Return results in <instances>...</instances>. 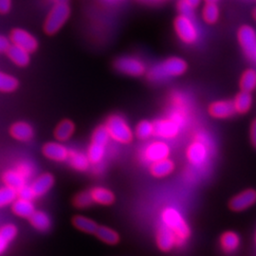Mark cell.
I'll use <instances>...</instances> for the list:
<instances>
[{
    "label": "cell",
    "instance_id": "cell-1",
    "mask_svg": "<svg viewBox=\"0 0 256 256\" xmlns=\"http://www.w3.org/2000/svg\"><path fill=\"white\" fill-rule=\"evenodd\" d=\"M188 64L184 59L172 56L148 68L146 76L148 80L152 82H162L170 78L182 76L186 72Z\"/></svg>",
    "mask_w": 256,
    "mask_h": 256
},
{
    "label": "cell",
    "instance_id": "cell-2",
    "mask_svg": "<svg viewBox=\"0 0 256 256\" xmlns=\"http://www.w3.org/2000/svg\"><path fill=\"white\" fill-rule=\"evenodd\" d=\"M162 223L171 230L178 239V247L184 245L192 236V230L182 214L174 207H165L160 212Z\"/></svg>",
    "mask_w": 256,
    "mask_h": 256
},
{
    "label": "cell",
    "instance_id": "cell-3",
    "mask_svg": "<svg viewBox=\"0 0 256 256\" xmlns=\"http://www.w3.org/2000/svg\"><path fill=\"white\" fill-rule=\"evenodd\" d=\"M112 140L120 144H129L134 138V132L128 120L119 114H112L104 122Z\"/></svg>",
    "mask_w": 256,
    "mask_h": 256
},
{
    "label": "cell",
    "instance_id": "cell-4",
    "mask_svg": "<svg viewBox=\"0 0 256 256\" xmlns=\"http://www.w3.org/2000/svg\"><path fill=\"white\" fill-rule=\"evenodd\" d=\"M110 137L104 124L95 128L92 135V140L88 148L86 154L92 165L100 164L106 156V147Z\"/></svg>",
    "mask_w": 256,
    "mask_h": 256
},
{
    "label": "cell",
    "instance_id": "cell-5",
    "mask_svg": "<svg viewBox=\"0 0 256 256\" xmlns=\"http://www.w3.org/2000/svg\"><path fill=\"white\" fill-rule=\"evenodd\" d=\"M72 10L68 3H57L52 6L44 22V30L48 36L57 34L70 18Z\"/></svg>",
    "mask_w": 256,
    "mask_h": 256
},
{
    "label": "cell",
    "instance_id": "cell-6",
    "mask_svg": "<svg viewBox=\"0 0 256 256\" xmlns=\"http://www.w3.org/2000/svg\"><path fill=\"white\" fill-rule=\"evenodd\" d=\"M174 30L176 36L186 45H192L198 42L200 34L194 18L178 14L174 21Z\"/></svg>",
    "mask_w": 256,
    "mask_h": 256
},
{
    "label": "cell",
    "instance_id": "cell-7",
    "mask_svg": "<svg viewBox=\"0 0 256 256\" xmlns=\"http://www.w3.org/2000/svg\"><path fill=\"white\" fill-rule=\"evenodd\" d=\"M183 120V117L180 113H174L172 116L156 120H154V136L164 140H173L178 136L182 128Z\"/></svg>",
    "mask_w": 256,
    "mask_h": 256
},
{
    "label": "cell",
    "instance_id": "cell-8",
    "mask_svg": "<svg viewBox=\"0 0 256 256\" xmlns=\"http://www.w3.org/2000/svg\"><path fill=\"white\" fill-rule=\"evenodd\" d=\"M210 155V147L208 142L202 136L196 137L186 149V158L192 166H202L208 162Z\"/></svg>",
    "mask_w": 256,
    "mask_h": 256
},
{
    "label": "cell",
    "instance_id": "cell-9",
    "mask_svg": "<svg viewBox=\"0 0 256 256\" xmlns=\"http://www.w3.org/2000/svg\"><path fill=\"white\" fill-rule=\"evenodd\" d=\"M113 66L120 74L131 77H140L147 72L146 63L134 56H120L115 60Z\"/></svg>",
    "mask_w": 256,
    "mask_h": 256
},
{
    "label": "cell",
    "instance_id": "cell-10",
    "mask_svg": "<svg viewBox=\"0 0 256 256\" xmlns=\"http://www.w3.org/2000/svg\"><path fill=\"white\" fill-rule=\"evenodd\" d=\"M171 148L164 140H156L150 142L142 151V158L144 162L151 164L155 162L169 158Z\"/></svg>",
    "mask_w": 256,
    "mask_h": 256
},
{
    "label": "cell",
    "instance_id": "cell-11",
    "mask_svg": "<svg viewBox=\"0 0 256 256\" xmlns=\"http://www.w3.org/2000/svg\"><path fill=\"white\" fill-rule=\"evenodd\" d=\"M238 40L239 46L246 57L254 60L256 58V30L250 25H242L238 28Z\"/></svg>",
    "mask_w": 256,
    "mask_h": 256
},
{
    "label": "cell",
    "instance_id": "cell-12",
    "mask_svg": "<svg viewBox=\"0 0 256 256\" xmlns=\"http://www.w3.org/2000/svg\"><path fill=\"white\" fill-rule=\"evenodd\" d=\"M10 40L12 45L22 48L30 54L34 52L39 46L36 38L23 28H14L10 32Z\"/></svg>",
    "mask_w": 256,
    "mask_h": 256
},
{
    "label": "cell",
    "instance_id": "cell-13",
    "mask_svg": "<svg viewBox=\"0 0 256 256\" xmlns=\"http://www.w3.org/2000/svg\"><path fill=\"white\" fill-rule=\"evenodd\" d=\"M256 203V190L246 189L242 192H238L229 202V208L232 212H243L250 208Z\"/></svg>",
    "mask_w": 256,
    "mask_h": 256
},
{
    "label": "cell",
    "instance_id": "cell-14",
    "mask_svg": "<svg viewBox=\"0 0 256 256\" xmlns=\"http://www.w3.org/2000/svg\"><path fill=\"white\" fill-rule=\"evenodd\" d=\"M156 243L158 248L164 252H168L174 248L178 247L176 234L162 223L156 232Z\"/></svg>",
    "mask_w": 256,
    "mask_h": 256
},
{
    "label": "cell",
    "instance_id": "cell-15",
    "mask_svg": "<svg viewBox=\"0 0 256 256\" xmlns=\"http://www.w3.org/2000/svg\"><path fill=\"white\" fill-rule=\"evenodd\" d=\"M42 153L46 158L57 162H66L70 155V149L60 142H48L44 144L42 148Z\"/></svg>",
    "mask_w": 256,
    "mask_h": 256
},
{
    "label": "cell",
    "instance_id": "cell-16",
    "mask_svg": "<svg viewBox=\"0 0 256 256\" xmlns=\"http://www.w3.org/2000/svg\"><path fill=\"white\" fill-rule=\"evenodd\" d=\"M208 112L214 119L225 120L232 118L236 114L232 101L218 100L210 102Z\"/></svg>",
    "mask_w": 256,
    "mask_h": 256
},
{
    "label": "cell",
    "instance_id": "cell-17",
    "mask_svg": "<svg viewBox=\"0 0 256 256\" xmlns=\"http://www.w3.org/2000/svg\"><path fill=\"white\" fill-rule=\"evenodd\" d=\"M176 169L173 160L167 158L149 164V173L156 178H164L172 174Z\"/></svg>",
    "mask_w": 256,
    "mask_h": 256
},
{
    "label": "cell",
    "instance_id": "cell-18",
    "mask_svg": "<svg viewBox=\"0 0 256 256\" xmlns=\"http://www.w3.org/2000/svg\"><path fill=\"white\" fill-rule=\"evenodd\" d=\"M54 176L50 173H44L37 176L36 178L32 183L30 187L36 198L42 196L46 194L54 185Z\"/></svg>",
    "mask_w": 256,
    "mask_h": 256
},
{
    "label": "cell",
    "instance_id": "cell-19",
    "mask_svg": "<svg viewBox=\"0 0 256 256\" xmlns=\"http://www.w3.org/2000/svg\"><path fill=\"white\" fill-rule=\"evenodd\" d=\"M92 200L96 204L110 206L116 202V196L110 189L102 186H95L90 190Z\"/></svg>",
    "mask_w": 256,
    "mask_h": 256
},
{
    "label": "cell",
    "instance_id": "cell-20",
    "mask_svg": "<svg viewBox=\"0 0 256 256\" xmlns=\"http://www.w3.org/2000/svg\"><path fill=\"white\" fill-rule=\"evenodd\" d=\"M10 134L19 142H28L34 136V130L28 122H16L10 128Z\"/></svg>",
    "mask_w": 256,
    "mask_h": 256
},
{
    "label": "cell",
    "instance_id": "cell-21",
    "mask_svg": "<svg viewBox=\"0 0 256 256\" xmlns=\"http://www.w3.org/2000/svg\"><path fill=\"white\" fill-rule=\"evenodd\" d=\"M66 162L72 169L78 172H86L92 165L88 154L77 149L70 150V155Z\"/></svg>",
    "mask_w": 256,
    "mask_h": 256
},
{
    "label": "cell",
    "instance_id": "cell-22",
    "mask_svg": "<svg viewBox=\"0 0 256 256\" xmlns=\"http://www.w3.org/2000/svg\"><path fill=\"white\" fill-rule=\"evenodd\" d=\"M27 180V178L18 169H10L5 171L2 176V182L4 184L16 190L18 192L24 186H26Z\"/></svg>",
    "mask_w": 256,
    "mask_h": 256
},
{
    "label": "cell",
    "instance_id": "cell-23",
    "mask_svg": "<svg viewBox=\"0 0 256 256\" xmlns=\"http://www.w3.org/2000/svg\"><path fill=\"white\" fill-rule=\"evenodd\" d=\"M240 236L236 232L227 230L220 236V248L226 254H232L236 252L240 246Z\"/></svg>",
    "mask_w": 256,
    "mask_h": 256
},
{
    "label": "cell",
    "instance_id": "cell-24",
    "mask_svg": "<svg viewBox=\"0 0 256 256\" xmlns=\"http://www.w3.org/2000/svg\"><path fill=\"white\" fill-rule=\"evenodd\" d=\"M75 129V124L72 120L64 119L56 126L54 135L58 142H64L74 136Z\"/></svg>",
    "mask_w": 256,
    "mask_h": 256
},
{
    "label": "cell",
    "instance_id": "cell-25",
    "mask_svg": "<svg viewBox=\"0 0 256 256\" xmlns=\"http://www.w3.org/2000/svg\"><path fill=\"white\" fill-rule=\"evenodd\" d=\"M252 95L250 92H238L234 96L232 102L234 106V110L238 114L244 115L247 114L252 106Z\"/></svg>",
    "mask_w": 256,
    "mask_h": 256
},
{
    "label": "cell",
    "instance_id": "cell-26",
    "mask_svg": "<svg viewBox=\"0 0 256 256\" xmlns=\"http://www.w3.org/2000/svg\"><path fill=\"white\" fill-rule=\"evenodd\" d=\"M12 210L19 218L28 220V218L36 212V207L32 200L18 198L12 204Z\"/></svg>",
    "mask_w": 256,
    "mask_h": 256
},
{
    "label": "cell",
    "instance_id": "cell-27",
    "mask_svg": "<svg viewBox=\"0 0 256 256\" xmlns=\"http://www.w3.org/2000/svg\"><path fill=\"white\" fill-rule=\"evenodd\" d=\"M6 54L8 55L10 60L18 66H26L30 61V52L16 45L10 46Z\"/></svg>",
    "mask_w": 256,
    "mask_h": 256
},
{
    "label": "cell",
    "instance_id": "cell-28",
    "mask_svg": "<svg viewBox=\"0 0 256 256\" xmlns=\"http://www.w3.org/2000/svg\"><path fill=\"white\" fill-rule=\"evenodd\" d=\"M30 225L40 232H46L52 226V220L48 214L43 210H36L30 218Z\"/></svg>",
    "mask_w": 256,
    "mask_h": 256
},
{
    "label": "cell",
    "instance_id": "cell-29",
    "mask_svg": "<svg viewBox=\"0 0 256 256\" xmlns=\"http://www.w3.org/2000/svg\"><path fill=\"white\" fill-rule=\"evenodd\" d=\"M72 224L76 229L90 234H95L99 227V225L94 220L82 216H75L72 218Z\"/></svg>",
    "mask_w": 256,
    "mask_h": 256
},
{
    "label": "cell",
    "instance_id": "cell-30",
    "mask_svg": "<svg viewBox=\"0 0 256 256\" xmlns=\"http://www.w3.org/2000/svg\"><path fill=\"white\" fill-rule=\"evenodd\" d=\"M154 133H155L154 122H151L148 120H140L136 126L135 131H134L135 137L140 140H146L152 136H154Z\"/></svg>",
    "mask_w": 256,
    "mask_h": 256
},
{
    "label": "cell",
    "instance_id": "cell-31",
    "mask_svg": "<svg viewBox=\"0 0 256 256\" xmlns=\"http://www.w3.org/2000/svg\"><path fill=\"white\" fill-rule=\"evenodd\" d=\"M239 86L242 92H254L256 88V70L254 68L244 70L239 80Z\"/></svg>",
    "mask_w": 256,
    "mask_h": 256
},
{
    "label": "cell",
    "instance_id": "cell-32",
    "mask_svg": "<svg viewBox=\"0 0 256 256\" xmlns=\"http://www.w3.org/2000/svg\"><path fill=\"white\" fill-rule=\"evenodd\" d=\"M220 8L216 3H206L202 9V19L209 25L216 24L220 19Z\"/></svg>",
    "mask_w": 256,
    "mask_h": 256
},
{
    "label": "cell",
    "instance_id": "cell-33",
    "mask_svg": "<svg viewBox=\"0 0 256 256\" xmlns=\"http://www.w3.org/2000/svg\"><path fill=\"white\" fill-rule=\"evenodd\" d=\"M95 234L101 241L108 244V245H116L120 241L118 232H116L114 230L106 227V226H99Z\"/></svg>",
    "mask_w": 256,
    "mask_h": 256
},
{
    "label": "cell",
    "instance_id": "cell-34",
    "mask_svg": "<svg viewBox=\"0 0 256 256\" xmlns=\"http://www.w3.org/2000/svg\"><path fill=\"white\" fill-rule=\"evenodd\" d=\"M18 198V192L9 186H4L0 188V208L6 207L12 204Z\"/></svg>",
    "mask_w": 256,
    "mask_h": 256
},
{
    "label": "cell",
    "instance_id": "cell-35",
    "mask_svg": "<svg viewBox=\"0 0 256 256\" xmlns=\"http://www.w3.org/2000/svg\"><path fill=\"white\" fill-rule=\"evenodd\" d=\"M18 88V81L16 77L0 72V92H12Z\"/></svg>",
    "mask_w": 256,
    "mask_h": 256
},
{
    "label": "cell",
    "instance_id": "cell-36",
    "mask_svg": "<svg viewBox=\"0 0 256 256\" xmlns=\"http://www.w3.org/2000/svg\"><path fill=\"white\" fill-rule=\"evenodd\" d=\"M94 202L92 200L90 191H82L75 194L72 200V204L77 209H86L90 208Z\"/></svg>",
    "mask_w": 256,
    "mask_h": 256
},
{
    "label": "cell",
    "instance_id": "cell-37",
    "mask_svg": "<svg viewBox=\"0 0 256 256\" xmlns=\"http://www.w3.org/2000/svg\"><path fill=\"white\" fill-rule=\"evenodd\" d=\"M18 229L16 225L14 224H5L0 228V236L4 238L8 243L14 240V238L18 236Z\"/></svg>",
    "mask_w": 256,
    "mask_h": 256
},
{
    "label": "cell",
    "instance_id": "cell-38",
    "mask_svg": "<svg viewBox=\"0 0 256 256\" xmlns=\"http://www.w3.org/2000/svg\"><path fill=\"white\" fill-rule=\"evenodd\" d=\"M194 7L186 0H180L178 3V10L180 12V14L189 16V18H194Z\"/></svg>",
    "mask_w": 256,
    "mask_h": 256
},
{
    "label": "cell",
    "instance_id": "cell-39",
    "mask_svg": "<svg viewBox=\"0 0 256 256\" xmlns=\"http://www.w3.org/2000/svg\"><path fill=\"white\" fill-rule=\"evenodd\" d=\"M18 198H23V200H32L36 196L32 192V189L30 186H24L22 189L18 191Z\"/></svg>",
    "mask_w": 256,
    "mask_h": 256
},
{
    "label": "cell",
    "instance_id": "cell-40",
    "mask_svg": "<svg viewBox=\"0 0 256 256\" xmlns=\"http://www.w3.org/2000/svg\"><path fill=\"white\" fill-rule=\"evenodd\" d=\"M250 140L252 146L256 148V118L252 122L250 128Z\"/></svg>",
    "mask_w": 256,
    "mask_h": 256
},
{
    "label": "cell",
    "instance_id": "cell-41",
    "mask_svg": "<svg viewBox=\"0 0 256 256\" xmlns=\"http://www.w3.org/2000/svg\"><path fill=\"white\" fill-rule=\"evenodd\" d=\"M12 8V0H0V14H8Z\"/></svg>",
    "mask_w": 256,
    "mask_h": 256
},
{
    "label": "cell",
    "instance_id": "cell-42",
    "mask_svg": "<svg viewBox=\"0 0 256 256\" xmlns=\"http://www.w3.org/2000/svg\"><path fill=\"white\" fill-rule=\"evenodd\" d=\"M10 46V39L3 36H0V54L7 52Z\"/></svg>",
    "mask_w": 256,
    "mask_h": 256
},
{
    "label": "cell",
    "instance_id": "cell-43",
    "mask_svg": "<svg viewBox=\"0 0 256 256\" xmlns=\"http://www.w3.org/2000/svg\"><path fill=\"white\" fill-rule=\"evenodd\" d=\"M8 242L3 238L0 236V254H2L8 248Z\"/></svg>",
    "mask_w": 256,
    "mask_h": 256
},
{
    "label": "cell",
    "instance_id": "cell-44",
    "mask_svg": "<svg viewBox=\"0 0 256 256\" xmlns=\"http://www.w3.org/2000/svg\"><path fill=\"white\" fill-rule=\"evenodd\" d=\"M186 1L189 2L190 4H192L194 8H196L200 4V2H202V0H186Z\"/></svg>",
    "mask_w": 256,
    "mask_h": 256
},
{
    "label": "cell",
    "instance_id": "cell-45",
    "mask_svg": "<svg viewBox=\"0 0 256 256\" xmlns=\"http://www.w3.org/2000/svg\"><path fill=\"white\" fill-rule=\"evenodd\" d=\"M54 4H57V3H68V0H52Z\"/></svg>",
    "mask_w": 256,
    "mask_h": 256
},
{
    "label": "cell",
    "instance_id": "cell-46",
    "mask_svg": "<svg viewBox=\"0 0 256 256\" xmlns=\"http://www.w3.org/2000/svg\"><path fill=\"white\" fill-rule=\"evenodd\" d=\"M206 3H216L218 0H204Z\"/></svg>",
    "mask_w": 256,
    "mask_h": 256
},
{
    "label": "cell",
    "instance_id": "cell-47",
    "mask_svg": "<svg viewBox=\"0 0 256 256\" xmlns=\"http://www.w3.org/2000/svg\"><path fill=\"white\" fill-rule=\"evenodd\" d=\"M252 18H254V20L256 21V8L254 9L252 12Z\"/></svg>",
    "mask_w": 256,
    "mask_h": 256
},
{
    "label": "cell",
    "instance_id": "cell-48",
    "mask_svg": "<svg viewBox=\"0 0 256 256\" xmlns=\"http://www.w3.org/2000/svg\"><path fill=\"white\" fill-rule=\"evenodd\" d=\"M142 1H146V2L152 3V2H158V1H160V0H142Z\"/></svg>",
    "mask_w": 256,
    "mask_h": 256
},
{
    "label": "cell",
    "instance_id": "cell-49",
    "mask_svg": "<svg viewBox=\"0 0 256 256\" xmlns=\"http://www.w3.org/2000/svg\"></svg>",
    "mask_w": 256,
    "mask_h": 256
},
{
    "label": "cell",
    "instance_id": "cell-50",
    "mask_svg": "<svg viewBox=\"0 0 256 256\" xmlns=\"http://www.w3.org/2000/svg\"></svg>",
    "mask_w": 256,
    "mask_h": 256
}]
</instances>
